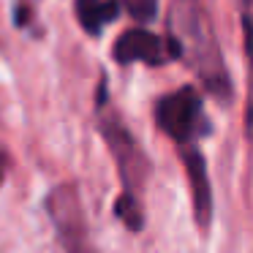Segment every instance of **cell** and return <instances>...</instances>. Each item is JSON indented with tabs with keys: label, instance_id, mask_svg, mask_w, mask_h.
<instances>
[{
	"label": "cell",
	"instance_id": "obj_5",
	"mask_svg": "<svg viewBox=\"0 0 253 253\" xmlns=\"http://www.w3.org/2000/svg\"><path fill=\"white\" fill-rule=\"evenodd\" d=\"M112 55H115L117 63H136L139 60V63H150V66H161L166 60H174L169 39H161V36L150 33L144 28L126 30L115 41Z\"/></svg>",
	"mask_w": 253,
	"mask_h": 253
},
{
	"label": "cell",
	"instance_id": "obj_11",
	"mask_svg": "<svg viewBox=\"0 0 253 253\" xmlns=\"http://www.w3.org/2000/svg\"><path fill=\"white\" fill-rule=\"evenodd\" d=\"M245 133L253 142V95H251V101H248V112H245Z\"/></svg>",
	"mask_w": 253,
	"mask_h": 253
},
{
	"label": "cell",
	"instance_id": "obj_9",
	"mask_svg": "<svg viewBox=\"0 0 253 253\" xmlns=\"http://www.w3.org/2000/svg\"><path fill=\"white\" fill-rule=\"evenodd\" d=\"M126 6L136 22H153L158 14V0H126Z\"/></svg>",
	"mask_w": 253,
	"mask_h": 253
},
{
	"label": "cell",
	"instance_id": "obj_12",
	"mask_svg": "<svg viewBox=\"0 0 253 253\" xmlns=\"http://www.w3.org/2000/svg\"><path fill=\"white\" fill-rule=\"evenodd\" d=\"M6 166H8V158H6V153H0V182L6 177Z\"/></svg>",
	"mask_w": 253,
	"mask_h": 253
},
{
	"label": "cell",
	"instance_id": "obj_10",
	"mask_svg": "<svg viewBox=\"0 0 253 253\" xmlns=\"http://www.w3.org/2000/svg\"><path fill=\"white\" fill-rule=\"evenodd\" d=\"M28 14H33L30 3H19V8H17V25H19V28H25V25H28Z\"/></svg>",
	"mask_w": 253,
	"mask_h": 253
},
{
	"label": "cell",
	"instance_id": "obj_7",
	"mask_svg": "<svg viewBox=\"0 0 253 253\" xmlns=\"http://www.w3.org/2000/svg\"><path fill=\"white\" fill-rule=\"evenodd\" d=\"M120 14L117 0H77V17L90 36H98L106 22Z\"/></svg>",
	"mask_w": 253,
	"mask_h": 253
},
{
	"label": "cell",
	"instance_id": "obj_6",
	"mask_svg": "<svg viewBox=\"0 0 253 253\" xmlns=\"http://www.w3.org/2000/svg\"><path fill=\"white\" fill-rule=\"evenodd\" d=\"M182 161H185L188 182H191L193 193V212L202 229L210 226V215H212V191H210V177H207V164H204L202 153L196 147L182 150Z\"/></svg>",
	"mask_w": 253,
	"mask_h": 253
},
{
	"label": "cell",
	"instance_id": "obj_13",
	"mask_svg": "<svg viewBox=\"0 0 253 253\" xmlns=\"http://www.w3.org/2000/svg\"><path fill=\"white\" fill-rule=\"evenodd\" d=\"M242 3H245V6H253V0H242Z\"/></svg>",
	"mask_w": 253,
	"mask_h": 253
},
{
	"label": "cell",
	"instance_id": "obj_4",
	"mask_svg": "<svg viewBox=\"0 0 253 253\" xmlns=\"http://www.w3.org/2000/svg\"><path fill=\"white\" fill-rule=\"evenodd\" d=\"M104 136H106V142H109L112 153H115V158H117L123 182H126V191L136 196V188H142L144 177H147V161H144L142 150L136 147L131 133H128L117 120L104 123Z\"/></svg>",
	"mask_w": 253,
	"mask_h": 253
},
{
	"label": "cell",
	"instance_id": "obj_8",
	"mask_svg": "<svg viewBox=\"0 0 253 253\" xmlns=\"http://www.w3.org/2000/svg\"><path fill=\"white\" fill-rule=\"evenodd\" d=\"M115 215L117 218L123 220V223L128 226V229L131 231H139L142 229V210H139V202H136V196H133V193H123L120 199H117L115 202Z\"/></svg>",
	"mask_w": 253,
	"mask_h": 253
},
{
	"label": "cell",
	"instance_id": "obj_1",
	"mask_svg": "<svg viewBox=\"0 0 253 253\" xmlns=\"http://www.w3.org/2000/svg\"><path fill=\"white\" fill-rule=\"evenodd\" d=\"M169 46L171 55L191 60L204 87L218 101L231 98V79L226 74L212 25H210L199 0H174L169 11Z\"/></svg>",
	"mask_w": 253,
	"mask_h": 253
},
{
	"label": "cell",
	"instance_id": "obj_2",
	"mask_svg": "<svg viewBox=\"0 0 253 253\" xmlns=\"http://www.w3.org/2000/svg\"><path fill=\"white\" fill-rule=\"evenodd\" d=\"M155 120L166 136H171L180 144H188L196 136L199 123H202V98L193 87H180L177 93H169L158 101Z\"/></svg>",
	"mask_w": 253,
	"mask_h": 253
},
{
	"label": "cell",
	"instance_id": "obj_3",
	"mask_svg": "<svg viewBox=\"0 0 253 253\" xmlns=\"http://www.w3.org/2000/svg\"><path fill=\"white\" fill-rule=\"evenodd\" d=\"M49 218L60 234L63 245L68 253H90L87 245V226H84V212L79 204V193L74 185H60L49 193L46 199Z\"/></svg>",
	"mask_w": 253,
	"mask_h": 253
}]
</instances>
